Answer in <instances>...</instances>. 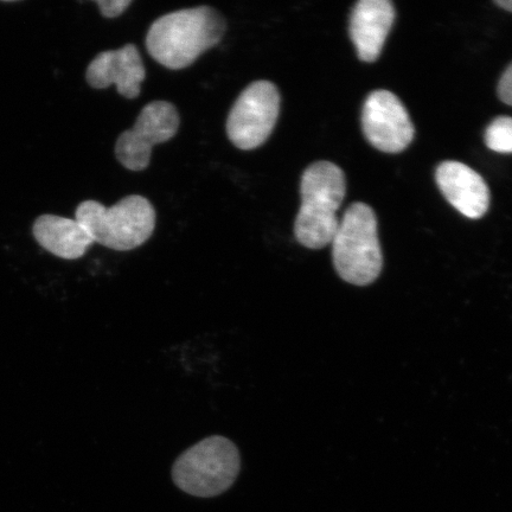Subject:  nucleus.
Returning a JSON list of instances; mask_svg holds the SVG:
<instances>
[{"instance_id": "nucleus-2", "label": "nucleus", "mask_w": 512, "mask_h": 512, "mask_svg": "<svg viewBox=\"0 0 512 512\" xmlns=\"http://www.w3.org/2000/svg\"><path fill=\"white\" fill-rule=\"evenodd\" d=\"M347 179L334 163H313L304 171L300 182V206L294 235L300 245L322 249L331 245L339 226L337 211L341 208Z\"/></svg>"}, {"instance_id": "nucleus-4", "label": "nucleus", "mask_w": 512, "mask_h": 512, "mask_svg": "<svg viewBox=\"0 0 512 512\" xmlns=\"http://www.w3.org/2000/svg\"><path fill=\"white\" fill-rule=\"evenodd\" d=\"M75 216L94 242L119 252L144 245L156 227L155 208L138 195L127 196L110 208L85 201L76 209Z\"/></svg>"}, {"instance_id": "nucleus-16", "label": "nucleus", "mask_w": 512, "mask_h": 512, "mask_svg": "<svg viewBox=\"0 0 512 512\" xmlns=\"http://www.w3.org/2000/svg\"><path fill=\"white\" fill-rule=\"evenodd\" d=\"M496 4L504 10L512 12V0H497Z\"/></svg>"}, {"instance_id": "nucleus-12", "label": "nucleus", "mask_w": 512, "mask_h": 512, "mask_svg": "<svg viewBox=\"0 0 512 512\" xmlns=\"http://www.w3.org/2000/svg\"><path fill=\"white\" fill-rule=\"evenodd\" d=\"M32 233L46 251L66 260L82 258L94 243L79 221L56 215L38 217Z\"/></svg>"}, {"instance_id": "nucleus-7", "label": "nucleus", "mask_w": 512, "mask_h": 512, "mask_svg": "<svg viewBox=\"0 0 512 512\" xmlns=\"http://www.w3.org/2000/svg\"><path fill=\"white\" fill-rule=\"evenodd\" d=\"M179 115L170 102L153 101L140 112L136 124L118 138L115 156L131 171H143L151 162L152 149L174 138Z\"/></svg>"}, {"instance_id": "nucleus-8", "label": "nucleus", "mask_w": 512, "mask_h": 512, "mask_svg": "<svg viewBox=\"0 0 512 512\" xmlns=\"http://www.w3.org/2000/svg\"><path fill=\"white\" fill-rule=\"evenodd\" d=\"M362 127L368 142L382 152H402L414 139V126L405 106L388 91H376L368 96Z\"/></svg>"}, {"instance_id": "nucleus-6", "label": "nucleus", "mask_w": 512, "mask_h": 512, "mask_svg": "<svg viewBox=\"0 0 512 512\" xmlns=\"http://www.w3.org/2000/svg\"><path fill=\"white\" fill-rule=\"evenodd\" d=\"M281 98L274 83L255 81L235 101L227 119V134L238 149H258L270 138L280 113Z\"/></svg>"}, {"instance_id": "nucleus-11", "label": "nucleus", "mask_w": 512, "mask_h": 512, "mask_svg": "<svg viewBox=\"0 0 512 512\" xmlns=\"http://www.w3.org/2000/svg\"><path fill=\"white\" fill-rule=\"evenodd\" d=\"M394 21V5L388 0L357 3L350 17V36L358 59L363 62L379 59Z\"/></svg>"}, {"instance_id": "nucleus-5", "label": "nucleus", "mask_w": 512, "mask_h": 512, "mask_svg": "<svg viewBox=\"0 0 512 512\" xmlns=\"http://www.w3.org/2000/svg\"><path fill=\"white\" fill-rule=\"evenodd\" d=\"M240 469L238 447L233 441L214 435L178 457L172 467V478L178 488L187 494L211 498L232 488Z\"/></svg>"}, {"instance_id": "nucleus-3", "label": "nucleus", "mask_w": 512, "mask_h": 512, "mask_svg": "<svg viewBox=\"0 0 512 512\" xmlns=\"http://www.w3.org/2000/svg\"><path fill=\"white\" fill-rule=\"evenodd\" d=\"M332 245V260L344 281L356 286L373 284L383 267L374 210L354 203L345 211Z\"/></svg>"}, {"instance_id": "nucleus-14", "label": "nucleus", "mask_w": 512, "mask_h": 512, "mask_svg": "<svg viewBox=\"0 0 512 512\" xmlns=\"http://www.w3.org/2000/svg\"><path fill=\"white\" fill-rule=\"evenodd\" d=\"M96 4H98L102 16L115 18L123 15L132 2L131 0H100Z\"/></svg>"}, {"instance_id": "nucleus-1", "label": "nucleus", "mask_w": 512, "mask_h": 512, "mask_svg": "<svg viewBox=\"0 0 512 512\" xmlns=\"http://www.w3.org/2000/svg\"><path fill=\"white\" fill-rule=\"evenodd\" d=\"M226 30V19L209 6L179 10L158 18L151 25L146 48L162 66L184 69L219 44Z\"/></svg>"}, {"instance_id": "nucleus-13", "label": "nucleus", "mask_w": 512, "mask_h": 512, "mask_svg": "<svg viewBox=\"0 0 512 512\" xmlns=\"http://www.w3.org/2000/svg\"><path fill=\"white\" fill-rule=\"evenodd\" d=\"M485 143L498 153H512V118L499 117L492 121L485 132Z\"/></svg>"}, {"instance_id": "nucleus-10", "label": "nucleus", "mask_w": 512, "mask_h": 512, "mask_svg": "<svg viewBox=\"0 0 512 512\" xmlns=\"http://www.w3.org/2000/svg\"><path fill=\"white\" fill-rule=\"evenodd\" d=\"M437 183L446 200L469 219H480L488 211V185L469 166L453 160L441 163L437 170Z\"/></svg>"}, {"instance_id": "nucleus-9", "label": "nucleus", "mask_w": 512, "mask_h": 512, "mask_svg": "<svg viewBox=\"0 0 512 512\" xmlns=\"http://www.w3.org/2000/svg\"><path fill=\"white\" fill-rule=\"evenodd\" d=\"M145 76L142 56L134 44L95 56L86 72L89 86L105 89L115 85L118 93L127 99L138 98Z\"/></svg>"}, {"instance_id": "nucleus-15", "label": "nucleus", "mask_w": 512, "mask_h": 512, "mask_svg": "<svg viewBox=\"0 0 512 512\" xmlns=\"http://www.w3.org/2000/svg\"><path fill=\"white\" fill-rule=\"evenodd\" d=\"M498 95L504 104L512 106V64L505 70L498 85Z\"/></svg>"}]
</instances>
